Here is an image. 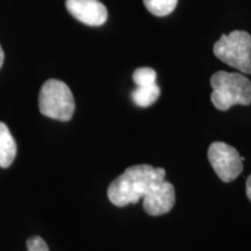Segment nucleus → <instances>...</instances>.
Returning <instances> with one entry per match:
<instances>
[{
  "instance_id": "5",
  "label": "nucleus",
  "mask_w": 251,
  "mask_h": 251,
  "mask_svg": "<svg viewBox=\"0 0 251 251\" xmlns=\"http://www.w3.org/2000/svg\"><path fill=\"white\" fill-rule=\"evenodd\" d=\"M207 156L213 170L225 183H230L242 174L243 161H246V158L240 156L234 147L216 141L209 146Z\"/></svg>"
},
{
  "instance_id": "11",
  "label": "nucleus",
  "mask_w": 251,
  "mask_h": 251,
  "mask_svg": "<svg viewBox=\"0 0 251 251\" xmlns=\"http://www.w3.org/2000/svg\"><path fill=\"white\" fill-rule=\"evenodd\" d=\"M157 74L151 68H139L134 71L133 80L137 86H147L156 83Z\"/></svg>"
},
{
  "instance_id": "12",
  "label": "nucleus",
  "mask_w": 251,
  "mask_h": 251,
  "mask_svg": "<svg viewBox=\"0 0 251 251\" xmlns=\"http://www.w3.org/2000/svg\"><path fill=\"white\" fill-rule=\"evenodd\" d=\"M28 251H49L48 244L40 236H33L27 240Z\"/></svg>"
},
{
  "instance_id": "10",
  "label": "nucleus",
  "mask_w": 251,
  "mask_h": 251,
  "mask_svg": "<svg viewBox=\"0 0 251 251\" xmlns=\"http://www.w3.org/2000/svg\"><path fill=\"white\" fill-rule=\"evenodd\" d=\"M143 4L156 17H166L175 11L178 0H143Z\"/></svg>"
},
{
  "instance_id": "6",
  "label": "nucleus",
  "mask_w": 251,
  "mask_h": 251,
  "mask_svg": "<svg viewBox=\"0 0 251 251\" xmlns=\"http://www.w3.org/2000/svg\"><path fill=\"white\" fill-rule=\"evenodd\" d=\"M176 202L175 186L169 181L159 180L143 197V209L147 214L159 216L174 208Z\"/></svg>"
},
{
  "instance_id": "7",
  "label": "nucleus",
  "mask_w": 251,
  "mask_h": 251,
  "mask_svg": "<svg viewBox=\"0 0 251 251\" xmlns=\"http://www.w3.org/2000/svg\"><path fill=\"white\" fill-rule=\"evenodd\" d=\"M65 6L72 17L87 26L99 27L107 21V8L99 0H67Z\"/></svg>"
},
{
  "instance_id": "14",
  "label": "nucleus",
  "mask_w": 251,
  "mask_h": 251,
  "mask_svg": "<svg viewBox=\"0 0 251 251\" xmlns=\"http://www.w3.org/2000/svg\"><path fill=\"white\" fill-rule=\"evenodd\" d=\"M2 63H4V51H2L1 46H0V69L2 67Z\"/></svg>"
},
{
  "instance_id": "2",
  "label": "nucleus",
  "mask_w": 251,
  "mask_h": 251,
  "mask_svg": "<svg viewBox=\"0 0 251 251\" xmlns=\"http://www.w3.org/2000/svg\"><path fill=\"white\" fill-rule=\"evenodd\" d=\"M211 100L219 111H228L235 105L251 103V81L242 74L218 71L211 77Z\"/></svg>"
},
{
  "instance_id": "9",
  "label": "nucleus",
  "mask_w": 251,
  "mask_h": 251,
  "mask_svg": "<svg viewBox=\"0 0 251 251\" xmlns=\"http://www.w3.org/2000/svg\"><path fill=\"white\" fill-rule=\"evenodd\" d=\"M161 96V89L156 83L147 86H137L136 90L131 92V100L139 107H149L155 103Z\"/></svg>"
},
{
  "instance_id": "1",
  "label": "nucleus",
  "mask_w": 251,
  "mask_h": 251,
  "mask_svg": "<svg viewBox=\"0 0 251 251\" xmlns=\"http://www.w3.org/2000/svg\"><path fill=\"white\" fill-rule=\"evenodd\" d=\"M165 175L163 168H153L149 164L129 166L109 184L107 190L109 201L117 207L137 203L149 192L153 184L165 179Z\"/></svg>"
},
{
  "instance_id": "13",
  "label": "nucleus",
  "mask_w": 251,
  "mask_h": 251,
  "mask_svg": "<svg viewBox=\"0 0 251 251\" xmlns=\"http://www.w3.org/2000/svg\"><path fill=\"white\" fill-rule=\"evenodd\" d=\"M246 192H247V197L249 198V200L251 201V175L247 178V183H246Z\"/></svg>"
},
{
  "instance_id": "4",
  "label": "nucleus",
  "mask_w": 251,
  "mask_h": 251,
  "mask_svg": "<svg viewBox=\"0 0 251 251\" xmlns=\"http://www.w3.org/2000/svg\"><path fill=\"white\" fill-rule=\"evenodd\" d=\"M39 108L45 117L67 122L75 113V99L71 90L58 79H49L41 87Z\"/></svg>"
},
{
  "instance_id": "8",
  "label": "nucleus",
  "mask_w": 251,
  "mask_h": 251,
  "mask_svg": "<svg viewBox=\"0 0 251 251\" xmlns=\"http://www.w3.org/2000/svg\"><path fill=\"white\" fill-rule=\"evenodd\" d=\"M17 156V143L4 122H0V168L12 165Z\"/></svg>"
},
{
  "instance_id": "3",
  "label": "nucleus",
  "mask_w": 251,
  "mask_h": 251,
  "mask_svg": "<svg viewBox=\"0 0 251 251\" xmlns=\"http://www.w3.org/2000/svg\"><path fill=\"white\" fill-rule=\"evenodd\" d=\"M213 52L229 67L244 75H251V35L246 30L224 34L213 47Z\"/></svg>"
}]
</instances>
